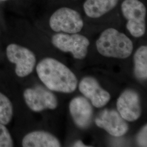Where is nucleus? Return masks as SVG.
I'll use <instances>...</instances> for the list:
<instances>
[{
  "instance_id": "f257e3e1",
  "label": "nucleus",
  "mask_w": 147,
  "mask_h": 147,
  "mask_svg": "<svg viewBox=\"0 0 147 147\" xmlns=\"http://www.w3.org/2000/svg\"><path fill=\"white\" fill-rule=\"evenodd\" d=\"M38 76L47 89L71 93L78 86L75 75L63 63L53 58H45L38 64Z\"/></svg>"
},
{
  "instance_id": "f03ea898",
  "label": "nucleus",
  "mask_w": 147,
  "mask_h": 147,
  "mask_svg": "<svg viewBox=\"0 0 147 147\" xmlns=\"http://www.w3.org/2000/svg\"><path fill=\"white\" fill-rule=\"evenodd\" d=\"M96 47L105 57L125 59L131 55L134 46L131 40L124 33L109 28L101 33L96 41Z\"/></svg>"
},
{
  "instance_id": "7ed1b4c3",
  "label": "nucleus",
  "mask_w": 147,
  "mask_h": 147,
  "mask_svg": "<svg viewBox=\"0 0 147 147\" xmlns=\"http://www.w3.org/2000/svg\"><path fill=\"white\" fill-rule=\"evenodd\" d=\"M123 16L127 20V30L135 38L142 37L146 32L147 9L139 0H124L121 5Z\"/></svg>"
},
{
  "instance_id": "20e7f679",
  "label": "nucleus",
  "mask_w": 147,
  "mask_h": 147,
  "mask_svg": "<svg viewBox=\"0 0 147 147\" xmlns=\"http://www.w3.org/2000/svg\"><path fill=\"white\" fill-rule=\"evenodd\" d=\"M49 25L53 31L73 34L82 30L84 22L78 11L68 7H62L51 16Z\"/></svg>"
},
{
  "instance_id": "39448f33",
  "label": "nucleus",
  "mask_w": 147,
  "mask_h": 147,
  "mask_svg": "<svg viewBox=\"0 0 147 147\" xmlns=\"http://www.w3.org/2000/svg\"><path fill=\"white\" fill-rule=\"evenodd\" d=\"M51 42L55 47L64 53H71L74 58L78 59L86 57L90 44L88 39L82 34L62 32L53 35Z\"/></svg>"
},
{
  "instance_id": "423d86ee",
  "label": "nucleus",
  "mask_w": 147,
  "mask_h": 147,
  "mask_svg": "<svg viewBox=\"0 0 147 147\" xmlns=\"http://www.w3.org/2000/svg\"><path fill=\"white\" fill-rule=\"evenodd\" d=\"M6 54L11 63L16 64V73L18 76L24 78L33 71L36 58L34 53L28 49L11 44L6 49Z\"/></svg>"
},
{
  "instance_id": "0eeeda50",
  "label": "nucleus",
  "mask_w": 147,
  "mask_h": 147,
  "mask_svg": "<svg viewBox=\"0 0 147 147\" xmlns=\"http://www.w3.org/2000/svg\"><path fill=\"white\" fill-rule=\"evenodd\" d=\"M24 98L28 107L36 112L46 109L54 110L58 106L56 96L48 89L39 86L26 89L24 92Z\"/></svg>"
},
{
  "instance_id": "6e6552de",
  "label": "nucleus",
  "mask_w": 147,
  "mask_h": 147,
  "mask_svg": "<svg viewBox=\"0 0 147 147\" xmlns=\"http://www.w3.org/2000/svg\"><path fill=\"white\" fill-rule=\"evenodd\" d=\"M117 109L125 121L130 122L137 121L142 112L140 95L132 89L124 90L117 99Z\"/></svg>"
},
{
  "instance_id": "1a4fd4ad",
  "label": "nucleus",
  "mask_w": 147,
  "mask_h": 147,
  "mask_svg": "<svg viewBox=\"0 0 147 147\" xmlns=\"http://www.w3.org/2000/svg\"><path fill=\"white\" fill-rule=\"evenodd\" d=\"M95 124L104 129L111 135L121 137L129 130V125L118 112L114 110L105 109L95 120Z\"/></svg>"
},
{
  "instance_id": "9d476101",
  "label": "nucleus",
  "mask_w": 147,
  "mask_h": 147,
  "mask_svg": "<svg viewBox=\"0 0 147 147\" xmlns=\"http://www.w3.org/2000/svg\"><path fill=\"white\" fill-rule=\"evenodd\" d=\"M79 90L90 100L92 104L96 108H101L106 105L111 99L108 92L103 89L94 78L85 77L80 81Z\"/></svg>"
},
{
  "instance_id": "9b49d317",
  "label": "nucleus",
  "mask_w": 147,
  "mask_h": 147,
  "mask_svg": "<svg viewBox=\"0 0 147 147\" xmlns=\"http://www.w3.org/2000/svg\"><path fill=\"white\" fill-rule=\"evenodd\" d=\"M69 111L75 124L81 129L89 126L93 110L89 101L82 96L74 98L69 104Z\"/></svg>"
},
{
  "instance_id": "f8f14e48",
  "label": "nucleus",
  "mask_w": 147,
  "mask_h": 147,
  "mask_svg": "<svg viewBox=\"0 0 147 147\" xmlns=\"http://www.w3.org/2000/svg\"><path fill=\"white\" fill-rule=\"evenodd\" d=\"M23 147H59L61 143L51 134L44 131H35L27 134L22 141Z\"/></svg>"
},
{
  "instance_id": "ddd939ff",
  "label": "nucleus",
  "mask_w": 147,
  "mask_h": 147,
  "mask_svg": "<svg viewBox=\"0 0 147 147\" xmlns=\"http://www.w3.org/2000/svg\"><path fill=\"white\" fill-rule=\"evenodd\" d=\"M119 0H86L83 5L86 16L96 19L114 9Z\"/></svg>"
},
{
  "instance_id": "4468645a",
  "label": "nucleus",
  "mask_w": 147,
  "mask_h": 147,
  "mask_svg": "<svg viewBox=\"0 0 147 147\" xmlns=\"http://www.w3.org/2000/svg\"><path fill=\"white\" fill-rule=\"evenodd\" d=\"M134 74L140 80L147 78V47L143 45L139 47L134 56Z\"/></svg>"
},
{
  "instance_id": "2eb2a0df",
  "label": "nucleus",
  "mask_w": 147,
  "mask_h": 147,
  "mask_svg": "<svg viewBox=\"0 0 147 147\" xmlns=\"http://www.w3.org/2000/svg\"><path fill=\"white\" fill-rule=\"evenodd\" d=\"M13 115L12 103L8 97L0 92V123L7 125Z\"/></svg>"
},
{
  "instance_id": "dca6fc26",
  "label": "nucleus",
  "mask_w": 147,
  "mask_h": 147,
  "mask_svg": "<svg viewBox=\"0 0 147 147\" xmlns=\"http://www.w3.org/2000/svg\"><path fill=\"white\" fill-rule=\"evenodd\" d=\"M13 141L5 125L0 123V147H12Z\"/></svg>"
},
{
  "instance_id": "f3484780",
  "label": "nucleus",
  "mask_w": 147,
  "mask_h": 147,
  "mask_svg": "<svg viewBox=\"0 0 147 147\" xmlns=\"http://www.w3.org/2000/svg\"><path fill=\"white\" fill-rule=\"evenodd\" d=\"M147 125L143 126L137 134L136 141L138 145L140 147L147 146Z\"/></svg>"
},
{
  "instance_id": "a211bd4d",
  "label": "nucleus",
  "mask_w": 147,
  "mask_h": 147,
  "mask_svg": "<svg viewBox=\"0 0 147 147\" xmlns=\"http://www.w3.org/2000/svg\"><path fill=\"white\" fill-rule=\"evenodd\" d=\"M74 147H88L87 146H86L83 142H82L81 141L79 140L78 141L75 142L74 144Z\"/></svg>"
},
{
  "instance_id": "6ab92c4d",
  "label": "nucleus",
  "mask_w": 147,
  "mask_h": 147,
  "mask_svg": "<svg viewBox=\"0 0 147 147\" xmlns=\"http://www.w3.org/2000/svg\"><path fill=\"white\" fill-rule=\"evenodd\" d=\"M1 1H7V0H1Z\"/></svg>"
}]
</instances>
